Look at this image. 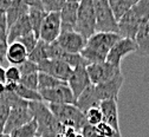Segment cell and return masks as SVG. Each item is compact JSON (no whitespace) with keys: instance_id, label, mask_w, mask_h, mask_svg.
Wrapping results in <instances>:
<instances>
[{"instance_id":"obj_25","label":"cell","mask_w":149,"mask_h":137,"mask_svg":"<svg viewBox=\"0 0 149 137\" xmlns=\"http://www.w3.org/2000/svg\"><path fill=\"white\" fill-rule=\"evenodd\" d=\"M29 18L32 24V29L34 34L39 38V33H40V29L42 25L45 20V18L47 15L46 11L43 8H36V7H29Z\"/></svg>"},{"instance_id":"obj_12","label":"cell","mask_w":149,"mask_h":137,"mask_svg":"<svg viewBox=\"0 0 149 137\" xmlns=\"http://www.w3.org/2000/svg\"><path fill=\"white\" fill-rule=\"evenodd\" d=\"M39 72L47 73L62 82H66L70 79L72 74L73 69L70 67L66 63L62 61H56V59H46L38 64Z\"/></svg>"},{"instance_id":"obj_29","label":"cell","mask_w":149,"mask_h":137,"mask_svg":"<svg viewBox=\"0 0 149 137\" xmlns=\"http://www.w3.org/2000/svg\"><path fill=\"white\" fill-rule=\"evenodd\" d=\"M47 59V53H46V43H44L43 40H40L37 46L34 47L33 51H31L29 53V61L36 63V64H39L42 63L43 61H46Z\"/></svg>"},{"instance_id":"obj_5","label":"cell","mask_w":149,"mask_h":137,"mask_svg":"<svg viewBox=\"0 0 149 137\" xmlns=\"http://www.w3.org/2000/svg\"><path fill=\"white\" fill-rule=\"evenodd\" d=\"M74 31L85 38L86 40L96 33V14L94 8V0H82L81 1Z\"/></svg>"},{"instance_id":"obj_44","label":"cell","mask_w":149,"mask_h":137,"mask_svg":"<svg viewBox=\"0 0 149 137\" xmlns=\"http://www.w3.org/2000/svg\"><path fill=\"white\" fill-rule=\"evenodd\" d=\"M59 137H64V136H63V135H62V136H59Z\"/></svg>"},{"instance_id":"obj_15","label":"cell","mask_w":149,"mask_h":137,"mask_svg":"<svg viewBox=\"0 0 149 137\" xmlns=\"http://www.w3.org/2000/svg\"><path fill=\"white\" fill-rule=\"evenodd\" d=\"M123 83H124V76L118 74L117 77L113 78V79H110L105 83L95 85L98 99L101 102L108 101V99H117Z\"/></svg>"},{"instance_id":"obj_1","label":"cell","mask_w":149,"mask_h":137,"mask_svg":"<svg viewBox=\"0 0 149 137\" xmlns=\"http://www.w3.org/2000/svg\"><path fill=\"white\" fill-rule=\"evenodd\" d=\"M122 37L118 33L96 32L88 40L84 50L81 52L88 64H98L107 62V57L113 46Z\"/></svg>"},{"instance_id":"obj_4","label":"cell","mask_w":149,"mask_h":137,"mask_svg":"<svg viewBox=\"0 0 149 137\" xmlns=\"http://www.w3.org/2000/svg\"><path fill=\"white\" fill-rule=\"evenodd\" d=\"M51 112L64 128H72L78 131L88 124L85 113L73 104H47Z\"/></svg>"},{"instance_id":"obj_6","label":"cell","mask_w":149,"mask_h":137,"mask_svg":"<svg viewBox=\"0 0 149 137\" xmlns=\"http://www.w3.org/2000/svg\"><path fill=\"white\" fill-rule=\"evenodd\" d=\"M94 8L96 14V32L118 33V22L109 6V0H94Z\"/></svg>"},{"instance_id":"obj_28","label":"cell","mask_w":149,"mask_h":137,"mask_svg":"<svg viewBox=\"0 0 149 137\" xmlns=\"http://www.w3.org/2000/svg\"><path fill=\"white\" fill-rule=\"evenodd\" d=\"M14 92L19 96L22 99H24L26 102H43V98H42L39 91L30 90V89H27L20 84H18Z\"/></svg>"},{"instance_id":"obj_38","label":"cell","mask_w":149,"mask_h":137,"mask_svg":"<svg viewBox=\"0 0 149 137\" xmlns=\"http://www.w3.org/2000/svg\"><path fill=\"white\" fill-rule=\"evenodd\" d=\"M12 3H13V0H0V17L6 15Z\"/></svg>"},{"instance_id":"obj_8","label":"cell","mask_w":149,"mask_h":137,"mask_svg":"<svg viewBox=\"0 0 149 137\" xmlns=\"http://www.w3.org/2000/svg\"><path fill=\"white\" fill-rule=\"evenodd\" d=\"M39 93L43 98V102H46L49 104H73L74 105V103H76V98H74L68 83L53 89L42 90L39 91Z\"/></svg>"},{"instance_id":"obj_42","label":"cell","mask_w":149,"mask_h":137,"mask_svg":"<svg viewBox=\"0 0 149 137\" xmlns=\"http://www.w3.org/2000/svg\"><path fill=\"white\" fill-rule=\"evenodd\" d=\"M0 137H11V135H8V134H1V135H0Z\"/></svg>"},{"instance_id":"obj_22","label":"cell","mask_w":149,"mask_h":137,"mask_svg":"<svg viewBox=\"0 0 149 137\" xmlns=\"http://www.w3.org/2000/svg\"><path fill=\"white\" fill-rule=\"evenodd\" d=\"M135 43L137 45L136 53L141 57H149V19L139 30L135 38Z\"/></svg>"},{"instance_id":"obj_39","label":"cell","mask_w":149,"mask_h":137,"mask_svg":"<svg viewBox=\"0 0 149 137\" xmlns=\"http://www.w3.org/2000/svg\"><path fill=\"white\" fill-rule=\"evenodd\" d=\"M63 136L64 137H83L81 131H78L76 129H72V128H65Z\"/></svg>"},{"instance_id":"obj_26","label":"cell","mask_w":149,"mask_h":137,"mask_svg":"<svg viewBox=\"0 0 149 137\" xmlns=\"http://www.w3.org/2000/svg\"><path fill=\"white\" fill-rule=\"evenodd\" d=\"M11 137H38V124L36 120L12 131Z\"/></svg>"},{"instance_id":"obj_27","label":"cell","mask_w":149,"mask_h":137,"mask_svg":"<svg viewBox=\"0 0 149 137\" xmlns=\"http://www.w3.org/2000/svg\"><path fill=\"white\" fill-rule=\"evenodd\" d=\"M66 82H62V81L57 79V78H54L47 73H44V72L38 73V89H39V91L57 88V86L63 85Z\"/></svg>"},{"instance_id":"obj_31","label":"cell","mask_w":149,"mask_h":137,"mask_svg":"<svg viewBox=\"0 0 149 137\" xmlns=\"http://www.w3.org/2000/svg\"><path fill=\"white\" fill-rule=\"evenodd\" d=\"M46 13H61L65 5V0H42Z\"/></svg>"},{"instance_id":"obj_35","label":"cell","mask_w":149,"mask_h":137,"mask_svg":"<svg viewBox=\"0 0 149 137\" xmlns=\"http://www.w3.org/2000/svg\"><path fill=\"white\" fill-rule=\"evenodd\" d=\"M19 67V71L22 73V77L24 76H29V74H33V73H38L39 69H38V64H36L31 61H26L25 63H23L22 65L18 66Z\"/></svg>"},{"instance_id":"obj_17","label":"cell","mask_w":149,"mask_h":137,"mask_svg":"<svg viewBox=\"0 0 149 137\" xmlns=\"http://www.w3.org/2000/svg\"><path fill=\"white\" fill-rule=\"evenodd\" d=\"M101 111L103 113V122L110 125L116 131L120 130V120H118V103L117 99H108L101 103Z\"/></svg>"},{"instance_id":"obj_14","label":"cell","mask_w":149,"mask_h":137,"mask_svg":"<svg viewBox=\"0 0 149 137\" xmlns=\"http://www.w3.org/2000/svg\"><path fill=\"white\" fill-rule=\"evenodd\" d=\"M68 85L71 89L74 98L77 99L82 95V92L91 85V81H90V77H89V73L86 70V65H82V66L73 69L70 79L68 81Z\"/></svg>"},{"instance_id":"obj_34","label":"cell","mask_w":149,"mask_h":137,"mask_svg":"<svg viewBox=\"0 0 149 137\" xmlns=\"http://www.w3.org/2000/svg\"><path fill=\"white\" fill-rule=\"evenodd\" d=\"M18 42H19L20 44H23V45H24V47H25V49L27 50V52L30 53L31 51H33V50H34V47L37 46V44H38L39 38L34 34V32H32V33L27 34L26 37L20 38Z\"/></svg>"},{"instance_id":"obj_33","label":"cell","mask_w":149,"mask_h":137,"mask_svg":"<svg viewBox=\"0 0 149 137\" xmlns=\"http://www.w3.org/2000/svg\"><path fill=\"white\" fill-rule=\"evenodd\" d=\"M38 73H33V74H29V76L22 77L19 84L25 86V88H27V89H30V90L39 91V89H38Z\"/></svg>"},{"instance_id":"obj_32","label":"cell","mask_w":149,"mask_h":137,"mask_svg":"<svg viewBox=\"0 0 149 137\" xmlns=\"http://www.w3.org/2000/svg\"><path fill=\"white\" fill-rule=\"evenodd\" d=\"M22 79V73L18 66H8L6 69V83L5 84H19Z\"/></svg>"},{"instance_id":"obj_3","label":"cell","mask_w":149,"mask_h":137,"mask_svg":"<svg viewBox=\"0 0 149 137\" xmlns=\"http://www.w3.org/2000/svg\"><path fill=\"white\" fill-rule=\"evenodd\" d=\"M33 118L38 124V137H59L65 128L59 123L44 102H30Z\"/></svg>"},{"instance_id":"obj_18","label":"cell","mask_w":149,"mask_h":137,"mask_svg":"<svg viewBox=\"0 0 149 137\" xmlns=\"http://www.w3.org/2000/svg\"><path fill=\"white\" fill-rule=\"evenodd\" d=\"M101 101L98 99L97 93H96V89L95 85L91 84L88 89H85L82 95L76 99V105L82 112H88L90 109H94V108H100L101 106Z\"/></svg>"},{"instance_id":"obj_2","label":"cell","mask_w":149,"mask_h":137,"mask_svg":"<svg viewBox=\"0 0 149 137\" xmlns=\"http://www.w3.org/2000/svg\"><path fill=\"white\" fill-rule=\"evenodd\" d=\"M149 19V0H139L118 22V33L122 38L135 40L139 30Z\"/></svg>"},{"instance_id":"obj_16","label":"cell","mask_w":149,"mask_h":137,"mask_svg":"<svg viewBox=\"0 0 149 137\" xmlns=\"http://www.w3.org/2000/svg\"><path fill=\"white\" fill-rule=\"evenodd\" d=\"M81 1L69 0L65 1L63 10L61 11V20H62V32L74 31L77 23V15Z\"/></svg>"},{"instance_id":"obj_36","label":"cell","mask_w":149,"mask_h":137,"mask_svg":"<svg viewBox=\"0 0 149 137\" xmlns=\"http://www.w3.org/2000/svg\"><path fill=\"white\" fill-rule=\"evenodd\" d=\"M10 111H11V108L7 104H5L4 102L0 101V128H1L3 130H4L5 124L7 122Z\"/></svg>"},{"instance_id":"obj_37","label":"cell","mask_w":149,"mask_h":137,"mask_svg":"<svg viewBox=\"0 0 149 137\" xmlns=\"http://www.w3.org/2000/svg\"><path fill=\"white\" fill-rule=\"evenodd\" d=\"M82 136L83 137H102L97 130L96 127L94 125H90V124H86L83 129H82Z\"/></svg>"},{"instance_id":"obj_21","label":"cell","mask_w":149,"mask_h":137,"mask_svg":"<svg viewBox=\"0 0 149 137\" xmlns=\"http://www.w3.org/2000/svg\"><path fill=\"white\" fill-rule=\"evenodd\" d=\"M29 6L26 4V1H20V0H13V3L11 5V7L8 8L7 13H6V20H7V25L8 29L15 24L20 18H23L24 15L29 14Z\"/></svg>"},{"instance_id":"obj_20","label":"cell","mask_w":149,"mask_h":137,"mask_svg":"<svg viewBox=\"0 0 149 137\" xmlns=\"http://www.w3.org/2000/svg\"><path fill=\"white\" fill-rule=\"evenodd\" d=\"M29 59V52L19 42H14L8 45L6 61L12 66H19Z\"/></svg>"},{"instance_id":"obj_45","label":"cell","mask_w":149,"mask_h":137,"mask_svg":"<svg viewBox=\"0 0 149 137\" xmlns=\"http://www.w3.org/2000/svg\"><path fill=\"white\" fill-rule=\"evenodd\" d=\"M0 66H1V64H0Z\"/></svg>"},{"instance_id":"obj_23","label":"cell","mask_w":149,"mask_h":137,"mask_svg":"<svg viewBox=\"0 0 149 137\" xmlns=\"http://www.w3.org/2000/svg\"><path fill=\"white\" fill-rule=\"evenodd\" d=\"M8 25L6 15L0 17V64H4L8 50Z\"/></svg>"},{"instance_id":"obj_19","label":"cell","mask_w":149,"mask_h":137,"mask_svg":"<svg viewBox=\"0 0 149 137\" xmlns=\"http://www.w3.org/2000/svg\"><path fill=\"white\" fill-rule=\"evenodd\" d=\"M32 32V24L29 18V14H26L8 29V43L12 44L14 42H18L20 38H24Z\"/></svg>"},{"instance_id":"obj_9","label":"cell","mask_w":149,"mask_h":137,"mask_svg":"<svg viewBox=\"0 0 149 137\" xmlns=\"http://www.w3.org/2000/svg\"><path fill=\"white\" fill-rule=\"evenodd\" d=\"M33 120L34 118H33V113H32V111L30 109V104L29 105H24V106L11 108L7 122H6L5 128H4V134H8L10 135L15 129L30 123Z\"/></svg>"},{"instance_id":"obj_30","label":"cell","mask_w":149,"mask_h":137,"mask_svg":"<svg viewBox=\"0 0 149 137\" xmlns=\"http://www.w3.org/2000/svg\"><path fill=\"white\" fill-rule=\"evenodd\" d=\"M85 118H86L88 124L94 125V127L102 123L103 122V113L101 111V108L90 109L88 112H85Z\"/></svg>"},{"instance_id":"obj_24","label":"cell","mask_w":149,"mask_h":137,"mask_svg":"<svg viewBox=\"0 0 149 137\" xmlns=\"http://www.w3.org/2000/svg\"><path fill=\"white\" fill-rule=\"evenodd\" d=\"M137 0H109V6L114 13L116 20L120 22L124 17V14L132 8Z\"/></svg>"},{"instance_id":"obj_11","label":"cell","mask_w":149,"mask_h":137,"mask_svg":"<svg viewBox=\"0 0 149 137\" xmlns=\"http://www.w3.org/2000/svg\"><path fill=\"white\" fill-rule=\"evenodd\" d=\"M136 50H137V45L135 40H132V39L128 38H121L113 46V49L110 50L107 57V62L111 65L121 67V62L123 58L130 53H136Z\"/></svg>"},{"instance_id":"obj_43","label":"cell","mask_w":149,"mask_h":137,"mask_svg":"<svg viewBox=\"0 0 149 137\" xmlns=\"http://www.w3.org/2000/svg\"><path fill=\"white\" fill-rule=\"evenodd\" d=\"M3 132H4V130H3V129H1V128H0V135H1V134H3Z\"/></svg>"},{"instance_id":"obj_13","label":"cell","mask_w":149,"mask_h":137,"mask_svg":"<svg viewBox=\"0 0 149 137\" xmlns=\"http://www.w3.org/2000/svg\"><path fill=\"white\" fill-rule=\"evenodd\" d=\"M56 42L68 53H81L86 45V39L76 31L62 32Z\"/></svg>"},{"instance_id":"obj_41","label":"cell","mask_w":149,"mask_h":137,"mask_svg":"<svg viewBox=\"0 0 149 137\" xmlns=\"http://www.w3.org/2000/svg\"><path fill=\"white\" fill-rule=\"evenodd\" d=\"M5 91H6V85H5L4 83L0 82V96H1V95H3Z\"/></svg>"},{"instance_id":"obj_7","label":"cell","mask_w":149,"mask_h":137,"mask_svg":"<svg viewBox=\"0 0 149 137\" xmlns=\"http://www.w3.org/2000/svg\"><path fill=\"white\" fill-rule=\"evenodd\" d=\"M89 77L91 84L94 85H98L102 83H105L113 78L117 77L118 74H122L121 67L111 65L108 62H103V63H98V64H89L86 66Z\"/></svg>"},{"instance_id":"obj_10","label":"cell","mask_w":149,"mask_h":137,"mask_svg":"<svg viewBox=\"0 0 149 137\" xmlns=\"http://www.w3.org/2000/svg\"><path fill=\"white\" fill-rule=\"evenodd\" d=\"M62 33L61 13H47L42 25L39 39L46 44H51L58 39Z\"/></svg>"},{"instance_id":"obj_40","label":"cell","mask_w":149,"mask_h":137,"mask_svg":"<svg viewBox=\"0 0 149 137\" xmlns=\"http://www.w3.org/2000/svg\"><path fill=\"white\" fill-rule=\"evenodd\" d=\"M0 82L1 83H6V69L3 67V65L0 66Z\"/></svg>"}]
</instances>
